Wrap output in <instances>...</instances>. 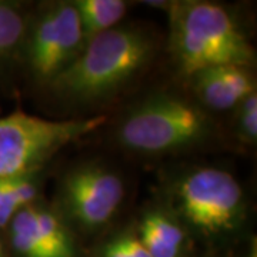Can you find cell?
<instances>
[{
	"instance_id": "ba28073f",
	"label": "cell",
	"mask_w": 257,
	"mask_h": 257,
	"mask_svg": "<svg viewBox=\"0 0 257 257\" xmlns=\"http://www.w3.org/2000/svg\"><path fill=\"white\" fill-rule=\"evenodd\" d=\"M193 80L197 96L213 110L233 109L256 92L247 67L240 66L210 67L194 74Z\"/></svg>"
},
{
	"instance_id": "2e32d148",
	"label": "cell",
	"mask_w": 257,
	"mask_h": 257,
	"mask_svg": "<svg viewBox=\"0 0 257 257\" xmlns=\"http://www.w3.org/2000/svg\"><path fill=\"white\" fill-rule=\"evenodd\" d=\"M0 257H3V246H2V241H0Z\"/></svg>"
},
{
	"instance_id": "277c9868",
	"label": "cell",
	"mask_w": 257,
	"mask_h": 257,
	"mask_svg": "<svg viewBox=\"0 0 257 257\" xmlns=\"http://www.w3.org/2000/svg\"><path fill=\"white\" fill-rule=\"evenodd\" d=\"M209 130V117L202 109L180 97L159 94L142 101L123 119L119 140L139 153L162 155L192 146Z\"/></svg>"
},
{
	"instance_id": "30bf717a",
	"label": "cell",
	"mask_w": 257,
	"mask_h": 257,
	"mask_svg": "<svg viewBox=\"0 0 257 257\" xmlns=\"http://www.w3.org/2000/svg\"><path fill=\"white\" fill-rule=\"evenodd\" d=\"M32 226L45 257H74L72 237L59 216L40 206H30Z\"/></svg>"
},
{
	"instance_id": "5bb4252c",
	"label": "cell",
	"mask_w": 257,
	"mask_h": 257,
	"mask_svg": "<svg viewBox=\"0 0 257 257\" xmlns=\"http://www.w3.org/2000/svg\"><path fill=\"white\" fill-rule=\"evenodd\" d=\"M101 257H150L139 237L121 236L107 243Z\"/></svg>"
},
{
	"instance_id": "7c38bea8",
	"label": "cell",
	"mask_w": 257,
	"mask_h": 257,
	"mask_svg": "<svg viewBox=\"0 0 257 257\" xmlns=\"http://www.w3.org/2000/svg\"><path fill=\"white\" fill-rule=\"evenodd\" d=\"M33 176L0 180V227H6L19 210L35 204L39 187Z\"/></svg>"
},
{
	"instance_id": "8fae6325",
	"label": "cell",
	"mask_w": 257,
	"mask_h": 257,
	"mask_svg": "<svg viewBox=\"0 0 257 257\" xmlns=\"http://www.w3.org/2000/svg\"><path fill=\"white\" fill-rule=\"evenodd\" d=\"M73 6L79 13L86 43L106 30L116 28L127 10L121 0H77Z\"/></svg>"
},
{
	"instance_id": "7a4b0ae2",
	"label": "cell",
	"mask_w": 257,
	"mask_h": 257,
	"mask_svg": "<svg viewBox=\"0 0 257 257\" xmlns=\"http://www.w3.org/2000/svg\"><path fill=\"white\" fill-rule=\"evenodd\" d=\"M170 45L182 73L219 66L247 67L253 47L227 9L210 2H183L170 8Z\"/></svg>"
},
{
	"instance_id": "9a60e30c",
	"label": "cell",
	"mask_w": 257,
	"mask_h": 257,
	"mask_svg": "<svg viewBox=\"0 0 257 257\" xmlns=\"http://www.w3.org/2000/svg\"><path fill=\"white\" fill-rule=\"evenodd\" d=\"M240 133L247 142H256L257 138V96L256 92L240 103Z\"/></svg>"
},
{
	"instance_id": "6da1fadb",
	"label": "cell",
	"mask_w": 257,
	"mask_h": 257,
	"mask_svg": "<svg viewBox=\"0 0 257 257\" xmlns=\"http://www.w3.org/2000/svg\"><path fill=\"white\" fill-rule=\"evenodd\" d=\"M153 52V40L145 30L116 26L90 39L50 86L66 100H101L132 80L149 63Z\"/></svg>"
},
{
	"instance_id": "3957f363",
	"label": "cell",
	"mask_w": 257,
	"mask_h": 257,
	"mask_svg": "<svg viewBox=\"0 0 257 257\" xmlns=\"http://www.w3.org/2000/svg\"><path fill=\"white\" fill-rule=\"evenodd\" d=\"M103 123L104 116L49 120L23 111L0 117V180L35 175L59 150Z\"/></svg>"
},
{
	"instance_id": "8992f818",
	"label": "cell",
	"mask_w": 257,
	"mask_h": 257,
	"mask_svg": "<svg viewBox=\"0 0 257 257\" xmlns=\"http://www.w3.org/2000/svg\"><path fill=\"white\" fill-rule=\"evenodd\" d=\"M29 69L39 82L50 83L73 63L86 46L73 3L59 2L43 10L26 33Z\"/></svg>"
},
{
	"instance_id": "5b68a950",
	"label": "cell",
	"mask_w": 257,
	"mask_h": 257,
	"mask_svg": "<svg viewBox=\"0 0 257 257\" xmlns=\"http://www.w3.org/2000/svg\"><path fill=\"white\" fill-rule=\"evenodd\" d=\"M176 200L183 217L204 234L233 230L241 220L244 196L239 182L220 169H197L176 186Z\"/></svg>"
},
{
	"instance_id": "4fadbf2b",
	"label": "cell",
	"mask_w": 257,
	"mask_h": 257,
	"mask_svg": "<svg viewBox=\"0 0 257 257\" xmlns=\"http://www.w3.org/2000/svg\"><path fill=\"white\" fill-rule=\"evenodd\" d=\"M28 23L18 6L0 0V60L9 59L22 47Z\"/></svg>"
},
{
	"instance_id": "9c48e42d",
	"label": "cell",
	"mask_w": 257,
	"mask_h": 257,
	"mask_svg": "<svg viewBox=\"0 0 257 257\" xmlns=\"http://www.w3.org/2000/svg\"><path fill=\"white\" fill-rule=\"evenodd\" d=\"M139 240L150 257H177L184 243V231L169 214L150 211L140 223Z\"/></svg>"
},
{
	"instance_id": "52a82bcc",
	"label": "cell",
	"mask_w": 257,
	"mask_h": 257,
	"mask_svg": "<svg viewBox=\"0 0 257 257\" xmlns=\"http://www.w3.org/2000/svg\"><path fill=\"white\" fill-rule=\"evenodd\" d=\"M120 177L100 166H84L64 179L62 200L70 217L84 229L104 226L123 202Z\"/></svg>"
}]
</instances>
